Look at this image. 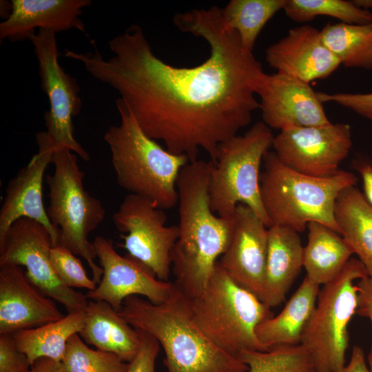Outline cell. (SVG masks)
<instances>
[{
  "instance_id": "cell-1",
  "label": "cell",
  "mask_w": 372,
  "mask_h": 372,
  "mask_svg": "<svg viewBox=\"0 0 372 372\" xmlns=\"http://www.w3.org/2000/svg\"><path fill=\"white\" fill-rule=\"evenodd\" d=\"M182 32L203 38L209 56L190 68L168 64L152 51L143 29L132 25L110 39L106 59L94 52L65 50L94 78L117 91L143 131L166 149L192 163L200 149L216 161L218 146L237 135L259 108L256 90L265 72L238 34L227 29L220 8L174 16Z\"/></svg>"
},
{
  "instance_id": "cell-2",
  "label": "cell",
  "mask_w": 372,
  "mask_h": 372,
  "mask_svg": "<svg viewBox=\"0 0 372 372\" xmlns=\"http://www.w3.org/2000/svg\"><path fill=\"white\" fill-rule=\"evenodd\" d=\"M211 167V161L189 163L176 181L178 237L172 253V268L174 283L187 298L205 289L232 233L234 216L220 217L210 207Z\"/></svg>"
},
{
  "instance_id": "cell-3",
  "label": "cell",
  "mask_w": 372,
  "mask_h": 372,
  "mask_svg": "<svg viewBox=\"0 0 372 372\" xmlns=\"http://www.w3.org/2000/svg\"><path fill=\"white\" fill-rule=\"evenodd\" d=\"M131 326L155 338L163 347L167 372H247V364L212 343L194 322L187 298L174 282L167 301L154 304L126 298L118 311Z\"/></svg>"
},
{
  "instance_id": "cell-4",
  "label": "cell",
  "mask_w": 372,
  "mask_h": 372,
  "mask_svg": "<svg viewBox=\"0 0 372 372\" xmlns=\"http://www.w3.org/2000/svg\"><path fill=\"white\" fill-rule=\"evenodd\" d=\"M116 105L120 123L110 126L103 138L110 150L117 183L130 194L151 200L160 209L174 207L178 202L177 178L189 159L168 152L149 137L121 99Z\"/></svg>"
},
{
  "instance_id": "cell-5",
  "label": "cell",
  "mask_w": 372,
  "mask_h": 372,
  "mask_svg": "<svg viewBox=\"0 0 372 372\" xmlns=\"http://www.w3.org/2000/svg\"><path fill=\"white\" fill-rule=\"evenodd\" d=\"M263 162L260 196L271 226L300 233L316 222L339 234L334 215L336 200L342 191L356 185L354 174L340 169L327 177L306 175L285 165L273 151L266 153Z\"/></svg>"
},
{
  "instance_id": "cell-6",
  "label": "cell",
  "mask_w": 372,
  "mask_h": 372,
  "mask_svg": "<svg viewBox=\"0 0 372 372\" xmlns=\"http://www.w3.org/2000/svg\"><path fill=\"white\" fill-rule=\"evenodd\" d=\"M186 298L194 322L219 349L237 358L245 351H267L256 329L273 316L271 308L232 280L218 262L205 289Z\"/></svg>"
},
{
  "instance_id": "cell-7",
  "label": "cell",
  "mask_w": 372,
  "mask_h": 372,
  "mask_svg": "<svg viewBox=\"0 0 372 372\" xmlns=\"http://www.w3.org/2000/svg\"><path fill=\"white\" fill-rule=\"evenodd\" d=\"M273 137L267 125L258 122L243 135H236L218 146L209 184L210 207L214 214L229 219L237 205L242 204L270 227L261 200L260 169Z\"/></svg>"
},
{
  "instance_id": "cell-8",
  "label": "cell",
  "mask_w": 372,
  "mask_h": 372,
  "mask_svg": "<svg viewBox=\"0 0 372 372\" xmlns=\"http://www.w3.org/2000/svg\"><path fill=\"white\" fill-rule=\"evenodd\" d=\"M72 152L65 148L54 150L52 162L54 171L47 177L50 204L46 211L59 230V244L86 260L93 280L99 284L103 269L94 261L96 256L88 235L103 221L105 210L102 203L84 188V173Z\"/></svg>"
},
{
  "instance_id": "cell-9",
  "label": "cell",
  "mask_w": 372,
  "mask_h": 372,
  "mask_svg": "<svg viewBox=\"0 0 372 372\" xmlns=\"http://www.w3.org/2000/svg\"><path fill=\"white\" fill-rule=\"evenodd\" d=\"M367 276L363 264L353 258L320 290L300 344L310 354L317 371L341 372L344 368L348 325L358 307L355 282Z\"/></svg>"
},
{
  "instance_id": "cell-10",
  "label": "cell",
  "mask_w": 372,
  "mask_h": 372,
  "mask_svg": "<svg viewBox=\"0 0 372 372\" xmlns=\"http://www.w3.org/2000/svg\"><path fill=\"white\" fill-rule=\"evenodd\" d=\"M52 236L39 222L21 218L14 221L0 240V265L24 267L28 278L47 296L62 304L68 313L85 311L88 298L63 285L50 260Z\"/></svg>"
},
{
  "instance_id": "cell-11",
  "label": "cell",
  "mask_w": 372,
  "mask_h": 372,
  "mask_svg": "<svg viewBox=\"0 0 372 372\" xmlns=\"http://www.w3.org/2000/svg\"><path fill=\"white\" fill-rule=\"evenodd\" d=\"M167 216L151 200L127 195L112 215L123 240L121 246L149 267L161 280L168 281L172 253L178 237V226H167Z\"/></svg>"
},
{
  "instance_id": "cell-12",
  "label": "cell",
  "mask_w": 372,
  "mask_h": 372,
  "mask_svg": "<svg viewBox=\"0 0 372 372\" xmlns=\"http://www.w3.org/2000/svg\"><path fill=\"white\" fill-rule=\"evenodd\" d=\"M56 34L52 30H39L28 39L39 63L41 88L50 102V110L44 116L45 132L55 149H68L82 159L89 161L90 155L73 134L72 118L81 109L80 87L76 80L59 65Z\"/></svg>"
},
{
  "instance_id": "cell-13",
  "label": "cell",
  "mask_w": 372,
  "mask_h": 372,
  "mask_svg": "<svg viewBox=\"0 0 372 372\" xmlns=\"http://www.w3.org/2000/svg\"><path fill=\"white\" fill-rule=\"evenodd\" d=\"M352 145L351 127L344 123L285 129L272 143L273 152L282 163L316 177L337 173Z\"/></svg>"
},
{
  "instance_id": "cell-14",
  "label": "cell",
  "mask_w": 372,
  "mask_h": 372,
  "mask_svg": "<svg viewBox=\"0 0 372 372\" xmlns=\"http://www.w3.org/2000/svg\"><path fill=\"white\" fill-rule=\"evenodd\" d=\"M92 242L103 276L96 289L85 294L88 299L106 302L118 312L124 300L131 296H144L154 304L168 300L174 283L159 280L149 267L128 254L121 256L111 239L99 236Z\"/></svg>"
},
{
  "instance_id": "cell-15",
  "label": "cell",
  "mask_w": 372,
  "mask_h": 372,
  "mask_svg": "<svg viewBox=\"0 0 372 372\" xmlns=\"http://www.w3.org/2000/svg\"><path fill=\"white\" fill-rule=\"evenodd\" d=\"M263 123L280 130L331 123L318 92L309 83L285 74L265 73L256 90Z\"/></svg>"
},
{
  "instance_id": "cell-16",
  "label": "cell",
  "mask_w": 372,
  "mask_h": 372,
  "mask_svg": "<svg viewBox=\"0 0 372 372\" xmlns=\"http://www.w3.org/2000/svg\"><path fill=\"white\" fill-rule=\"evenodd\" d=\"M268 227L247 206L237 205L231 236L218 265L260 300L268 245Z\"/></svg>"
},
{
  "instance_id": "cell-17",
  "label": "cell",
  "mask_w": 372,
  "mask_h": 372,
  "mask_svg": "<svg viewBox=\"0 0 372 372\" xmlns=\"http://www.w3.org/2000/svg\"><path fill=\"white\" fill-rule=\"evenodd\" d=\"M38 152L8 182L0 209V240L11 225L21 218L35 220L50 232L53 245L59 244V230L52 225L43 200V180L45 169L52 162L54 147L45 132L36 135Z\"/></svg>"
},
{
  "instance_id": "cell-18",
  "label": "cell",
  "mask_w": 372,
  "mask_h": 372,
  "mask_svg": "<svg viewBox=\"0 0 372 372\" xmlns=\"http://www.w3.org/2000/svg\"><path fill=\"white\" fill-rule=\"evenodd\" d=\"M64 316L55 300L30 280L23 267L0 265V334H12Z\"/></svg>"
},
{
  "instance_id": "cell-19",
  "label": "cell",
  "mask_w": 372,
  "mask_h": 372,
  "mask_svg": "<svg viewBox=\"0 0 372 372\" xmlns=\"http://www.w3.org/2000/svg\"><path fill=\"white\" fill-rule=\"evenodd\" d=\"M265 59L276 72L307 83L329 77L340 65L324 43L320 30L309 25L290 29L267 48Z\"/></svg>"
},
{
  "instance_id": "cell-20",
  "label": "cell",
  "mask_w": 372,
  "mask_h": 372,
  "mask_svg": "<svg viewBox=\"0 0 372 372\" xmlns=\"http://www.w3.org/2000/svg\"><path fill=\"white\" fill-rule=\"evenodd\" d=\"M10 12L0 23V41H23L35 29L59 32L76 29L86 33L80 16L90 0H12Z\"/></svg>"
},
{
  "instance_id": "cell-21",
  "label": "cell",
  "mask_w": 372,
  "mask_h": 372,
  "mask_svg": "<svg viewBox=\"0 0 372 372\" xmlns=\"http://www.w3.org/2000/svg\"><path fill=\"white\" fill-rule=\"evenodd\" d=\"M304 247L298 233L273 225L268 245L261 301L271 308L282 303L303 267Z\"/></svg>"
},
{
  "instance_id": "cell-22",
  "label": "cell",
  "mask_w": 372,
  "mask_h": 372,
  "mask_svg": "<svg viewBox=\"0 0 372 372\" xmlns=\"http://www.w3.org/2000/svg\"><path fill=\"white\" fill-rule=\"evenodd\" d=\"M84 312V327L79 335L85 343L113 353L126 362L135 358L140 347L138 332L109 303L89 300Z\"/></svg>"
},
{
  "instance_id": "cell-23",
  "label": "cell",
  "mask_w": 372,
  "mask_h": 372,
  "mask_svg": "<svg viewBox=\"0 0 372 372\" xmlns=\"http://www.w3.org/2000/svg\"><path fill=\"white\" fill-rule=\"evenodd\" d=\"M319 287L320 285L305 276L283 309L258 325L256 336L266 351L276 347L300 344L316 305Z\"/></svg>"
},
{
  "instance_id": "cell-24",
  "label": "cell",
  "mask_w": 372,
  "mask_h": 372,
  "mask_svg": "<svg viewBox=\"0 0 372 372\" xmlns=\"http://www.w3.org/2000/svg\"><path fill=\"white\" fill-rule=\"evenodd\" d=\"M308 238L303 253L306 277L318 285L333 280L354 254L338 233L319 223L308 224Z\"/></svg>"
},
{
  "instance_id": "cell-25",
  "label": "cell",
  "mask_w": 372,
  "mask_h": 372,
  "mask_svg": "<svg viewBox=\"0 0 372 372\" xmlns=\"http://www.w3.org/2000/svg\"><path fill=\"white\" fill-rule=\"evenodd\" d=\"M334 215L339 234L372 278V206L362 192L351 186L338 196Z\"/></svg>"
},
{
  "instance_id": "cell-26",
  "label": "cell",
  "mask_w": 372,
  "mask_h": 372,
  "mask_svg": "<svg viewBox=\"0 0 372 372\" xmlns=\"http://www.w3.org/2000/svg\"><path fill=\"white\" fill-rule=\"evenodd\" d=\"M85 312L68 313L58 320L12 334L17 349L28 358L31 365L38 359L48 358L61 362L69 339L84 327Z\"/></svg>"
},
{
  "instance_id": "cell-27",
  "label": "cell",
  "mask_w": 372,
  "mask_h": 372,
  "mask_svg": "<svg viewBox=\"0 0 372 372\" xmlns=\"http://www.w3.org/2000/svg\"><path fill=\"white\" fill-rule=\"evenodd\" d=\"M322 41L347 68L372 70V21L366 23H327L321 30Z\"/></svg>"
},
{
  "instance_id": "cell-28",
  "label": "cell",
  "mask_w": 372,
  "mask_h": 372,
  "mask_svg": "<svg viewBox=\"0 0 372 372\" xmlns=\"http://www.w3.org/2000/svg\"><path fill=\"white\" fill-rule=\"evenodd\" d=\"M286 0H231L220 8L225 27L236 32L243 49L253 52L258 37L267 23L280 10Z\"/></svg>"
},
{
  "instance_id": "cell-29",
  "label": "cell",
  "mask_w": 372,
  "mask_h": 372,
  "mask_svg": "<svg viewBox=\"0 0 372 372\" xmlns=\"http://www.w3.org/2000/svg\"><path fill=\"white\" fill-rule=\"evenodd\" d=\"M283 10L291 20L303 23L318 16L337 19L342 23H366L372 21V12L346 0H286Z\"/></svg>"
},
{
  "instance_id": "cell-30",
  "label": "cell",
  "mask_w": 372,
  "mask_h": 372,
  "mask_svg": "<svg viewBox=\"0 0 372 372\" xmlns=\"http://www.w3.org/2000/svg\"><path fill=\"white\" fill-rule=\"evenodd\" d=\"M238 359L247 365V372H315L313 361L301 344L280 346L267 351H245Z\"/></svg>"
},
{
  "instance_id": "cell-31",
  "label": "cell",
  "mask_w": 372,
  "mask_h": 372,
  "mask_svg": "<svg viewBox=\"0 0 372 372\" xmlns=\"http://www.w3.org/2000/svg\"><path fill=\"white\" fill-rule=\"evenodd\" d=\"M61 363L68 372H126L129 366L113 353L90 348L79 334L69 339Z\"/></svg>"
},
{
  "instance_id": "cell-32",
  "label": "cell",
  "mask_w": 372,
  "mask_h": 372,
  "mask_svg": "<svg viewBox=\"0 0 372 372\" xmlns=\"http://www.w3.org/2000/svg\"><path fill=\"white\" fill-rule=\"evenodd\" d=\"M50 260L54 271L61 282L70 288L93 291L96 283L90 278L81 261L66 247L58 244L50 250Z\"/></svg>"
},
{
  "instance_id": "cell-33",
  "label": "cell",
  "mask_w": 372,
  "mask_h": 372,
  "mask_svg": "<svg viewBox=\"0 0 372 372\" xmlns=\"http://www.w3.org/2000/svg\"><path fill=\"white\" fill-rule=\"evenodd\" d=\"M317 92L322 103H336L372 121V92H336L331 94L324 92Z\"/></svg>"
},
{
  "instance_id": "cell-34",
  "label": "cell",
  "mask_w": 372,
  "mask_h": 372,
  "mask_svg": "<svg viewBox=\"0 0 372 372\" xmlns=\"http://www.w3.org/2000/svg\"><path fill=\"white\" fill-rule=\"evenodd\" d=\"M140 347L135 358L129 362L126 372H155V361L160 350L157 340L149 333L137 329Z\"/></svg>"
},
{
  "instance_id": "cell-35",
  "label": "cell",
  "mask_w": 372,
  "mask_h": 372,
  "mask_svg": "<svg viewBox=\"0 0 372 372\" xmlns=\"http://www.w3.org/2000/svg\"><path fill=\"white\" fill-rule=\"evenodd\" d=\"M31 364L19 351L12 334H0V372H30Z\"/></svg>"
},
{
  "instance_id": "cell-36",
  "label": "cell",
  "mask_w": 372,
  "mask_h": 372,
  "mask_svg": "<svg viewBox=\"0 0 372 372\" xmlns=\"http://www.w3.org/2000/svg\"><path fill=\"white\" fill-rule=\"evenodd\" d=\"M358 307L356 313L368 318L372 324V278L367 276L356 282ZM369 369L372 372V348L368 355Z\"/></svg>"
},
{
  "instance_id": "cell-37",
  "label": "cell",
  "mask_w": 372,
  "mask_h": 372,
  "mask_svg": "<svg viewBox=\"0 0 372 372\" xmlns=\"http://www.w3.org/2000/svg\"><path fill=\"white\" fill-rule=\"evenodd\" d=\"M353 166L362 178V193L372 206V158L356 157L353 162Z\"/></svg>"
},
{
  "instance_id": "cell-38",
  "label": "cell",
  "mask_w": 372,
  "mask_h": 372,
  "mask_svg": "<svg viewBox=\"0 0 372 372\" xmlns=\"http://www.w3.org/2000/svg\"><path fill=\"white\" fill-rule=\"evenodd\" d=\"M341 372H371L361 347L357 345L353 347L349 362Z\"/></svg>"
},
{
  "instance_id": "cell-39",
  "label": "cell",
  "mask_w": 372,
  "mask_h": 372,
  "mask_svg": "<svg viewBox=\"0 0 372 372\" xmlns=\"http://www.w3.org/2000/svg\"><path fill=\"white\" fill-rule=\"evenodd\" d=\"M30 372H68L61 362L48 358L37 360L32 365Z\"/></svg>"
},
{
  "instance_id": "cell-40",
  "label": "cell",
  "mask_w": 372,
  "mask_h": 372,
  "mask_svg": "<svg viewBox=\"0 0 372 372\" xmlns=\"http://www.w3.org/2000/svg\"><path fill=\"white\" fill-rule=\"evenodd\" d=\"M358 7L371 11L372 10V0H352Z\"/></svg>"
},
{
  "instance_id": "cell-41",
  "label": "cell",
  "mask_w": 372,
  "mask_h": 372,
  "mask_svg": "<svg viewBox=\"0 0 372 372\" xmlns=\"http://www.w3.org/2000/svg\"><path fill=\"white\" fill-rule=\"evenodd\" d=\"M315 372H321V371H315Z\"/></svg>"
}]
</instances>
